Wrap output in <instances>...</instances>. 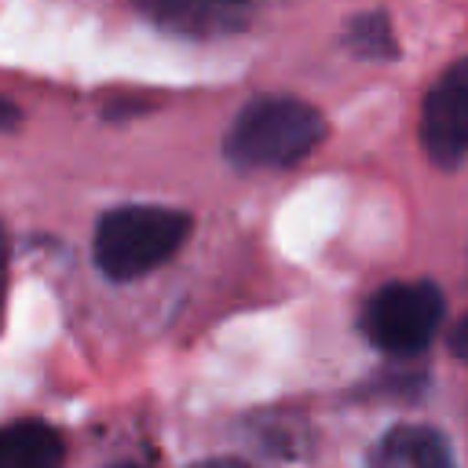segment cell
Returning <instances> with one entry per match:
<instances>
[{
  "mask_svg": "<svg viewBox=\"0 0 468 468\" xmlns=\"http://www.w3.org/2000/svg\"><path fill=\"white\" fill-rule=\"evenodd\" d=\"M325 139V117L292 95L252 99L227 128L223 154L234 168H289Z\"/></svg>",
  "mask_w": 468,
  "mask_h": 468,
  "instance_id": "6da1fadb",
  "label": "cell"
},
{
  "mask_svg": "<svg viewBox=\"0 0 468 468\" xmlns=\"http://www.w3.org/2000/svg\"><path fill=\"white\" fill-rule=\"evenodd\" d=\"M190 234V216L161 205H124L95 223V263L113 282L161 267Z\"/></svg>",
  "mask_w": 468,
  "mask_h": 468,
  "instance_id": "7a4b0ae2",
  "label": "cell"
},
{
  "mask_svg": "<svg viewBox=\"0 0 468 468\" xmlns=\"http://www.w3.org/2000/svg\"><path fill=\"white\" fill-rule=\"evenodd\" d=\"M442 292L431 282H391L377 289L362 311V329L388 355H417L442 322Z\"/></svg>",
  "mask_w": 468,
  "mask_h": 468,
  "instance_id": "3957f363",
  "label": "cell"
},
{
  "mask_svg": "<svg viewBox=\"0 0 468 468\" xmlns=\"http://www.w3.org/2000/svg\"><path fill=\"white\" fill-rule=\"evenodd\" d=\"M420 143L442 168L468 157V58L453 62L428 91L420 110Z\"/></svg>",
  "mask_w": 468,
  "mask_h": 468,
  "instance_id": "277c9868",
  "label": "cell"
},
{
  "mask_svg": "<svg viewBox=\"0 0 468 468\" xmlns=\"http://www.w3.org/2000/svg\"><path fill=\"white\" fill-rule=\"evenodd\" d=\"M256 0H139L143 15L183 37H227L249 26Z\"/></svg>",
  "mask_w": 468,
  "mask_h": 468,
  "instance_id": "5b68a950",
  "label": "cell"
},
{
  "mask_svg": "<svg viewBox=\"0 0 468 468\" xmlns=\"http://www.w3.org/2000/svg\"><path fill=\"white\" fill-rule=\"evenodd\" d=\"M369 468H457V464L442 431L428 424H402L377 442Z\"/></svg>",
  "mask_w": 468,
  "mask_h": 468,
  "instance_id": "8992f818",
  "label": "cell"
},
{
  "mask_svg": "<svg viewBox=\"0 0 468 468\" xmlns=\"http://www.w3.org/2000/svg\"><path fill=\"white\" fill-rule=\"evenodd\" d=\"M0 468H62V435L44 420L4 424Z\"/></svg>",
  "mask_w": 468,
  "mask_h": 468,
  "instance_id": "52a82bcc",
  "label": "cell"
},
{
  "mask_svg": "<svg viewBox=\"0 0 468 468\" xmlns=\"http://www.w3.org/2000/svg\"><path fill=\"white\" fill-rule=\"evenodd\" d=\"M344 44L358 55V58H395L399 55V44H395V33L388 26V18L380 11H362L347 22L344 29Z\"/></svg>",
  "mask_w": 468,
  "mask_h": 468,
  "instance_id": "ba28073f",
  "label": "cell"
},
{
  "mask_svg": "<svg viewBox=\"0 0 468 468\" xmlns=\"http://www.w3.org/2000/svg\"><path fill=\"white\" fill-rule=\"evenodd\" d=\"M18 121H22L18 106H15V102H7V99H0V132H11Z\"/></svg>",
  "mask_w": 468,
  "mask_h": 468,
  "instance_id": "9c48e42d",
  "label": "cell"
},
{
  "mask_svg": "<svg viewBox=\"0 0 468 468\" xmlns=\"http://www.w3.org/2000/svg\"><path fill=\"white\" fill-rule=\"evenodd\" d=\"M450 344H453V351H457L461 358H468V314L457 322V329H453V340H450Z\"/></svg>",
  "mask_w": 468,
  "mask_h": 468,
  "instance_id": "30bf717a",
  "label": "cell"
},
{
  "mask_svg": "<svg viewBox=\"0 0 468 468\" xmlns=\"http://www.w3.org/2000/svg\"><path fill=\"white\" fill-rule=\"evenodd\" d=\"M194 468H252L245 461H230V457H212V461H197Z\"/></svg>",
  "mask_w": 468,
  "mask_h": 468,
  "instance_id": "8fae6325",
  "label": "cell"
},
{
  "mask_svg": "<svg viewBox=\"0 0 468 468\" xmlns=\"http://www.w3.org/2000/svg\"><path fill=\"white\" fill-rule=\"evenodd\" d=\"M0 300H4V234H0Z\"/></svg>",
  "mask_w": 468,
  "mask_h": 468,
  "instance_id": "7c38bea8",
  "label": "cell"
},
{
  "mask_svg": "<svg viewBox=\"0 0 468 468\" xmlns=\"http://www.w3.org/2000/svg\"><path fill=\"white\" fill-rule=\"evenodd\" d=\"M117 468H139V464H117Z\"/></svg>",
  "mask_w": 468,
  "mask_h": 468,
  "instance_id": "4fadbf2b",
  "label": "cell"
}]
</instances>
